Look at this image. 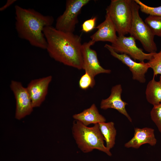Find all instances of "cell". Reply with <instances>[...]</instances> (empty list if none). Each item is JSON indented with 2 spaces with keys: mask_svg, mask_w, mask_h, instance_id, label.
Returning <instances> with one entry per match:
<instances>
[{
  "mask_svg": "<svg viewBox=\"0 0 161 161\" xmlns=\"http://www.w3.org/2000/svg\"><path fill=\"white\" fill-rule=\"evenodd\" d=\"M116 52L125 54L129 56L135 61H144L145 60H150L154 53H146L137 46L135 39L131 36H118L114 43L111 45Z\"/></svg>",
  "mask_w": 161,
  "mask_h": 161,
  "instance_id": "cell-7",
  "label": "cell"
},
{
  "mask_svg": "<svg viewBox=\"0 0 161 161\" xmlns=\"http://www.w3.org/2000/svg\"><path fill=\"white\" fill-rule=\"evenodd\" d=\"M89 0H67L63 13L57 18L55 28L58 30L73 33L78 23V16Z\"/></svg>",
  "mask_w": 161,
  "mask_h": 161,
  "instance_id": "cell-6",
  "label": "cell"
},
{
  "mask_svg": "<svg viewBox=\"0 0 161 161\" xmlns=\"http://www.w3.org/2000/svg\"><path fill=\"white\" fill-rule=\"evenodd\" d=\"M122 88L121 85L118 84L113 86L110 96L107 98L102 99L100 104L101 109L106 110L112 108L117 110L125 116L131 122L132 120L125 106L128 104L123 101L121 98Z\"/></svg>",
  "mask_w": 161,
  "mask_h": 161,
  "instance_id": "cell-12",
  "label": "cell"
},
{
  "mask_svg": "<svg viewBox=\"0 0 161 161\" xmlns=\"http://www.w3.org/2000/svg\"><path fill=\"white\" fill-rule=\"evenodd\" d=\"M132 0H112L106 8V14L114 24L118 36L129 33L132 20Z\"/></svg>",
  "mask_w": 161,
  "mask_h": 161,
  "instance_id": "cell-4",
  "label": "cell"
},
{
  "mask_svg": "<svg viewBox=\"0 0 161 161\" xmlns=\"http://www.w3.org/2000/svg\"><path fill=\"white\" fill-rule=\"evenodd\" d=\"M144 21L151 28L154 35L161 37V16L149 15Z\"/></svg>",
  "mask_w": 161,
  "mask_h": 161,
  "instance_id": "cell-18",
  "label": "cell"
},
{
  "mask_svg": "<svg viewBox=\"0 0 161 161\" xmlns=\"http://www.w3.org/2000/svg\"><path fill=\"white\" fill-rule=\"evenodd\" d=\"M73 117L86 126L91 124H95L106 121L105 117L99 113L95 104L81 112L74 114Z\"/></svg>",
  "mask_w": 161,
  "mask_h": 161,
  "instance_id": "cell-15",
  "label": "cell"
},
{
  "mask_svg": "<svg viewBox=\"0 0 161 161\" xmlns=\"http://www.w3.org/2000/svg\"><path fill=\"white\" fill-rule=\"evenodd\" d=\"M52 76L32 80L26 87L33 108L40 106L45 100Z\"/></svg>",
  "mask_w": 161,
  "mask_h": 161,
  "instance_id": "cell-11",
  "label": "cell"
},
{
  "mask_svg": "<svg viewBox=\"0 0 161 161\" xmlns=\"http://www.w3.org/2000/svg\"><path fill=\"white\" fill-rule=\"evenodd\" d=\"M95 84L94 78L86 72L81 77L79 82L80 87L83 90H86L89 87L92 88Z\"/></svg>",
  "mask_w": 161,
  "mask_h": 161,
  "instance_id": "cell-22",
  "label": "cell"
},
{
  "mask_svg": "<svg viewBox=\"0 0 161 161\" xmlns=\"http://www.w3.org/2000/svg\"><path fill=\"white\" fill-rule=\"evenodd\" d=\"M16 1V0H8L6 3L0 8V11H2L4 10L13 4Z\"/></svg>",
  "mask_w": 161,
  "mask_h": 161,
  "instance_id": "cell-24",
  "label": "cell"
},
{
  "mask_svg": "<svg viewBox=\"0 0 161 161\" xmlns=\"http://www.w3.org/2000/svg\"><path fill=\"white\" fill-rule=\"evenodd\" d=\"M15 28L18 36L33 46L46 49L47 43L43 30L46 27L52 26L53 17L18 5H15Z\"/></svg>",
  "mask_w": 161,
  "mask_h": 161,
  "instance_id": "cell-2",
  "label": "cell"
},
{
  "mask_svg": "<svg viewBox=\"0 0 161 161\" xmlns=\"http://www.w3.org/2000/svg\"><path fill=\"white\" fill-rule=\"evenodd\" d=\"M147 101L155 106L161 103V81H156L155 77L148 83L145 92Z\"/></svg>",
  "mask_w": 161,
  "mask_h": 161,
  "instance_id": "cell-16",
  "label": "cell"
},
{
  "mask_svg": "<svg viewBox=\"0 0 161 161\" xmlns=\"http://www.w3.org/2000/svg\"><path fill=\"white\" fill-rule=\"evenodd\" d=\"M157 142L153 129L148 127L136 128L134 129L133 137L125 144L124 146L126 148L138 149L145 144L154 146Z\"/></svg>",
  "mask_w": 161,
  "mask_h": 161,
  "instance_id": "cell-13",
  "label": "cell"
},
{
  "mask_svg": "<svg viewBox=\"0 0 161 161\" xmlns=\"http://www.w3.org/2000/svg\"><path fill=\"white\" fill-rule=\"evenodd\" d=\"M10 88L16 100L15 118L20 120L30 114L33 111L32 101L26 88L19 82L11 81Z\"/></svg>",
  "mask_w": 161,
  "mask_h": 161,
  "instance_id": "cell-8",
  "label": "cell"
},
{
  "mask_svg": "<svg viewBox=\"0 0 161 161\" xmlns=\"http://www.w3.org/2000/svg\"><path fill=\"white\" fill-rule=\"evenodd\" d=\"M95 43L91 40L88 42L83 43L82 48L83 69L93 78L99 74H109L111 72V70L105 69L101 66L96 52L91 48V46Z\"/></svg>",
  "mask_w": 161,
  "mask_h": 161,
  "instance_id": "cell-9",
  "label": "cell"
},
{
  "mask_svg": "<svg viewBox=\"0 0 161 161\" xmlns=\"http://www.w3.org/2000/svg\"><path fill=\"white\" fill-rule=\"evenodd\" d=\"M147 63L150 68L153 71V77H155L158 75H160V80L161 81V49L158 52L154 53L152 58Z\"/></svg>",
  "mask_w": 161,
  "mask_h": 161,
  "instance_id": "cell-19",
  "label": "cell"
},
{
  "mask_svg": "<svg viewBox=\"0 0 161 161\" xmlns=\"http://www.w3.org/2000/svg\"><path fill=\"white\" fill-rule=\"evenodd\" d=\"M72 132L78 148L83 152L87 153L96 149L111 156L112 154L104 145L105 139L99 128L98 123L88 127L78 120L73 123Z\"/></svg>",
  "mask_w": 161,
  "mask_h": 161,
  "instance_id": "cell-3",
  "label": "cell"
},
{
  "mask_svg": "<svg viewBox=\"0 0 161 161\" xmlns=\"http://www.w3.org/2000/svg\"><path fill=\"white\" fill-rule=\"evenodd\" d=\"M151 119L161 133V103L153 106L150 112Z\"/></svg>",
  "mask_w": 161,
  "mask_h": 161,
  "instance_id": "cell-21",
  "label": "cell"
},
{
  "mask_svg": "<svg viewBox=\"0 0 161 161\" xmlns=\"http://www.w3.org/2000/svg\"><path fill=\"white\" fill-rule=\"evenodd\" d=\"M104 47L110 52L111 55L127 66L131 72L132 78L139 82L144 83L146 81L145 74L150 68L149 64L144 61L136 62L129 55L118 53L113 49L111 45L106 44Z\"/></svg>",
  "mask_w": 161,
  "mask_h": 161,
  "instance_id": "cell-10",
  "label": "cell"
},
{
  "mask_svg": "<svg viewBox=\"0 0 161 161\" xmlns=\"http://www.w3.org/2000/svg\"><path fill=\"white\" fill-rule=\"evenodd\" d=\"M131 7L132 20L129 33L130 36L139 41L145 50L149 53L156 52L157 49L154 40L155 35L140 16L139 5L134 0H132Z\"/></svg>",
  "mask_w": 161,
  "mask_h": 161,
  "instance_id": "cell-5",
  "label": "cell"
},
{
  "mask_svg": "<svg viewBox=\"0 0 161 161\" xmlns=\"http://www.w3.org/2000/svg\"><path fill=\"white\" fill-rule=\"evenodd\" d=\"M140 6V9L143 13L150 16H161V6L152 7L146 5L139 0H134Z\"/></svg>",
  "mask_w": 161,
  "mask_h": 161,
  "instance_id": "cell-20",
  "label": "cell"
},
{
  "mask_svg": "<svg viewBox=\"0 0 161 161\" xmlns=\"http://www.w3.org/2000/svg\"><path fill=\"white\" fill-rule=\"evenodd\" d=\"M96 17H92L85 21L82 25V30L86 32H88L95 28Z\"/></svg>",
  "mask_w": 161,
  "mask_h": 161,
  "instance_id": "cell-23",
  "label": "cell"
},
{
  "mask_svg": "<svg viewBox=\"0 0 161 161\" xmlns=\"http://www.w3.org/2000/svg\"><path fill=\"white\" fill-rule=\"evenodd\" d=\"M95 28L98 30L90 37L91 40L95 42L108 41L112 44L116 40L117 36L115 27L107 15H106L105 20Z\"/></svg>",
  "mask_w": 161,
  "mask_h": 161,
  "instance_id": "cell-14",
  "label": "cell"
},
{
  "mask_svg": "<svg viewBox=\"0 0 161 161\" xmlns=\"http://www.w3.org/2000/svg\"><path fill=\"white\" fill-rule=\"evenodd\" d=\"M100 131L106 142V147L109 150L115 144L117 131L113 122H105L98 123Z\"/></svg>",
  "mask_w": 161,
  "mask_h": 161,
  "instance_id": "cell-17",
  "label": "cell"
},
{
  "mask_svg": "<svg viewBox=\"0 0 161 161\" xmlns=\"http://www.w3.org/2000/svg\"><path fill=\"white\" fill-rule=\"evenodd\" d=\"M43 33L47 43L46 50L51 58L65 65L83 69L80 36L58 30L52 26L45 27Z\"/></svg>",
  "mask_w": 161,
  "mask_h": 161,
  "instance_id": "cell-1",
  "label": "cell"
}]
</instances>
